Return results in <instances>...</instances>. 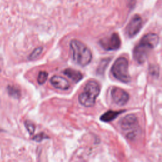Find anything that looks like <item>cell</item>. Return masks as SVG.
<instances>
[{"instance_id": "cell-1", "label": "cell", "mask_w": 162, "mask_h": 162, "mask_svg": "<svg viewBox=\"0 0 162 162\" xmlns=\"http://www.w3.org/2000/svg\"><path fill=\"white\" fill-rule=\"evenodd\" d=\"M159 41V38L156 34L148 33L144 35L134 49L133 57L135 61L139 64L144 63L150 51L158 45Z\"/></svg>"}, {"instance_id": "cell-2", "label": "cell", "mask_w": 162, "mask_h": 162, "mask_svg": "<svg viewBox=\"0 0 162 162\" xmlns=\"http://www.w3.org/2000/svg\"><path fill=\"white\" fill-rule=\"evenodd\" d=\"M70 49L73 60L81 67H86L92 60V53L89 48L83 43L73 39L70 43Z\"/></svg>"}, {"instance_id": "cell-3", "label": "cell", "mask_w": 162, "mask_h": 162, "mask_svg": "<svg viewBox=\"0 0 162 162\" xmlns=\"http://www.w3.org/2000/svg\"><path fill=\"white\" fill-rule=\"evenodd\" d=\"M101 88L99 83L95 80H89L86 83L83 91L78 96L79 103L84 106L91 107L96 103L99 96Z\"/></svg>"}, {"instance_id": "cell-4", "label": "cell", "mask_w": 162, "mask_h": 162, "mask_svg": "<svg viewBox=\"0 0 162 162\" xmlns=\"http://www.w3.org/2000/svg\"><path fill=\"white\" fill-rule=\"evenodd\" d=\"M129 62L125 57H119L113 64L111 72L114 77L124 83L130 82L131 77L129 73Z\"/></svg>"}, {"instance_id": "cell-5", "label": "cell", "mask_w": 162, "mask_h": 162, "mask_svg": "<svg viewBox=\"0 0 162 162\" xmlns=\"http://www.w3.org/2000/svg\"><path fill=\"white\" fill-rule=\"evenodd\" d=\"M121 129L127 133L126 136L130 139H133L137 136L139 127L137 117L134 114H129L123 117L119 122Z\"/></svg>"}, {"instance_id": "cell-6", "label": "cell", "mask_w": 162, "mask_h": 162, "mask_svg": "<svg viewBox=\"0 0 162 162\" xmlns=\"http://www.w3.org/2000/svg\"><path fill=\"white\" fill-rule=\"evenodd\" d=\"M99 44L104 50L115 51L120 48L121 46V40L119 34L114 33L110 37L101 39Z\"/></svg>"}, {"instance_id": "cell-7", "label": "cell", "mask_w": 162, "mask_h": 162, "mask_svg": "<svg viewBox=\"0 0 162 162\" xmlns=\"http://www.w3.org/2000/svg\"><path fill=\"white\" fill-rule=\"evenodd\" d=\"M143 27V19L139 15H135L133 16L129 22L126 28L127 36L129 38H133L136 36L141 31Z\"/></svg>"}, {"instance_id": "cell-8", "label": "cell", "mask_w": 162, "mask_h": 162, "mask_svg": "<svg viewBox=\"0 0 162 162\" xmlns=\"http://www.w3.org/2000/svg\"><path fill=\"white\" fill-rule=\"evenodd\" d=\"M111 95L113 101L119 106L125 105L129 99V94L123 89L114 87L112 89Z\"/></svg>"}, {"instance_id": "cell-9", "label": "cell", "mask_w": 162, "mask_h": 162, "mask_svg": "<svg viewBox=\"0 0 162 162\" xmlns=\"http://www.w3.org/2000/svg\"><path fill=\"white\" fill-rule=\"evenodd\" d=\"M51 85L57 89L61 90H67L70 88L68 81L63 77L58 75H54L50 79Z\"/></svg>"}, {"instance_id": "cell-10", "label": "cell", "mask_w": 162, "mask_h": 162, "mask_svg": "<svg viewBox=\"0 0 162 162\" xmlns=\"http://www.w3.org/2000/svg\"><path fill=\"white\" fill-rule=\"evenodd\" d=\"M63 73L75 83H78L83 78L82 73L72 68L65 69L63 71Z\"/></svg>"}, {"instance_id": "cell-11", "label": "cell", "mask_w": 162, "mask_h": 162, "mask_svg": "<svg viewBox=\"0 0 162 162\" xmlns=\"http://www.w3.org/2000/svg\"><path fill=\"white\" fill-rule=\"evenodd\" d=\"M123 112H124V110H120V111L109 110L105 112L104 114H103L101 116L100 120L104 122H110L115 120L119 115H120Z\"/></svg>"}, {"instance_id": "cell-12", "label": "cell", "mask_w": 162, "mask_h": 162, "mask_svg": "<svg viewBox=\"0 0 162 162\" xmlns=\"http://www.w3.org/2000/svg\"><path fill=\"white\" fill-rule=\"evenodd\" d=\"M8 94L11 97H13L15 99H18L21 96V91L20 89L13 85H8L7 88Z\"/></svg>"}, {"instance_id": "cell-13", "label": "cell", "mask_w": 162, "mask_h": 162, "mask_svg": "<svg viewBox=\"0 0 162 162\" xmlns=\"http://www.w3.org/2000/svg\"><path fill=\"white\" fill-rule=\"evenodd\" d=\"M110 58H104L103 60H102L100 62V63L98 65V69H97V73L99 75H102L104 73L106 68L107 67V66L109 65L110 62Z\"/></svg>"}, {"instance_id": "cell-14", "label": "cell", "mask_w": 162, "mask_h": 162, "mask_svg": "<svg viewBox=\"0 0 162 162\" xmlns=\"http://www.w3.org/2000/svg\"><path fill=\"white\" fill-rule=\"evenodd\" d=\"M43 50V48L41 47V46L38 47L36 49H34V51L30 54L29 56L28 57V60L30 61H33V60L38 59L41 55Z\"/></svg>"}, {"instance_id": "cell-15", "label": "cell", "mask_w": 162, "mask_h": 162, "mask_svg": "<svg viewBox=\"0 0 162 162\" xmlns=\"http://www.w3.org/2000/svg\"><path fill=\"white\" fill-rule=\"evenodd\" d=\"M48 77V73L46 71H41L39 72L38 76V83L39 84L42 85L46 83Z\"/></svg>"}, {"instance_id": "cell-16", "label": "cell", "mask_w": 162, "mask_h": 162, "mask_svg": "<svg viewBox=\"0 0 162 162\" xmlns=\"http://www.w3.org/2000/svg\"><path fill=\"white\" fill-rule=\"evenodd\" d=\"M24 124H25L26 129L28 130L29 134L33 135L34 133V131L36 130V127H35L34 124L29 120L25 121Z\"/></svg>"}, {"instance_id": "cell-17", "label": "cell", "mask_w": 162, "mask_h": 162, "mask_svg": "<svg viewBox=\"0 0 162 162\" xmlns=\"http://www.w3.org/2000/svg\"><path fill=\"white\" fill-rule=\"evenodd\" d=\"M149 73L153 77H158L159 74V67L156 65H151L149 67Z\"/></svg>"}, {"instance_id": "cell-18", "label": "cell", "mask_w": 162, "mask_h": 162, "mask_svg": "<svg viewBox=\"0 0 162 162\" xmlns=\"http://www.w3.org/2000/svg\"><path fill=\"white\" fill-rule=\"evenodd\" d=\"M46 138H48V137L46 136L45 134H44L43 132H41V133H39V134H37L36 136H35L33 138V140L36 141V142H41V141H42L43 140H44Z\"/></svg>"}, {"instance_id": "cell-19", "label": "cell", "mask_w": 162, "mask_h": 162, "mask_svg": "<svg viewBox=\"0 0 162 162\" xmlns=\"http://www.w3.org/2000/svg\"><path fill=\"white\" fill-rule=\"evenodd\" d=\"M136 5V0H127V6L130 9H133Z\"/></svg>"}, {"instance_id": "cell-20", "label": "cell", "mask_w": 162, "mask_h": 162, "mask_svg": "<svg viewBox=\"0 0 162 162\" xmlns=\"http://www.w3.org/2000/svg\"><path fill=\"white\" fill-rule=\"evenodd\" d=\"M2 131H3V129H0V132H2Z\"/></svg>"}, {"instance_id": "cell-21", "label": "cell", "mask_w": 162, "mask_h": 162, "mask_svg": "<svg viewBox=\"0 0 162 162\" xmlns=\"http://www.w3.org/2000/svg\"><path fill=\"white\" fill-rule=\"evenodd\" d=\"M0 72H1V68H0Z\"/></svg>"}]
</instances>
